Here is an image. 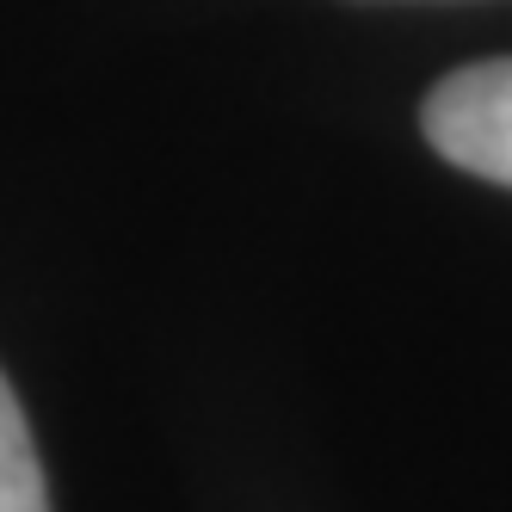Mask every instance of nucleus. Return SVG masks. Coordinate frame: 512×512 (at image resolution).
Returning <instances> with one entry per match:
<instances>
[{
    "instance_id": "obj_1",
    "label": "nucleus",
    "mask_w": 512,
    "mask_h": 512,
    "mask_svg": "<svg viewBox=\"0 0 512 512\" xmlns=\"http://www.w3.org/2000/svg\"><path fill=\"white\" fill-rule=\"evenodd\" d=\"M420 124L451 167L512 186V56L445 75L426 93Z\"/></svg>"
},
{
    "instance_id": "obj_2",
    "label": "nucleus",
    "mask_w": 512,
    "mask_h": 512,
    "mask_svg": "<svg viewBox=\"0 0 512 512\" xmlns=\"http://www.w3.org/2000/svg\"><path fill=\"white\" fill-rule=\"evenodd\" d=\"M0 512H50L44 463H38V445H31V426L7 377H0Z\"/></svg>"
}]
</instances>
